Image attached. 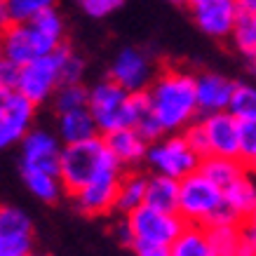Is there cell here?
<instances>
[{
	"label": "cell",
	"mask_w": 256,
	"mask_h": 256,
	"mask_svg": "<svg viewBox=\"0 0 256 256\" xmlns=\"http://www.w3.org/2000/svg\"><path fill=\"white\" fill-rule=\"evenodd\" d=\"M176 214L186 224L204 226V228L221 224H240L233 212L228 210V204L224 200V190L214 186L207 176H202L200 172L178 181Z\"/></svg>",
	"instance_id": "obj_3"
},
{
	"label": "cell",
	"mask_w": 256,
	"mask_h": 256,
	"mask_svg": "<svg viewBox=\"0 0 256 256\" xmlns=\"http://www.w3.org/2000/svg\"><path fill=\"white\" fill-rule=\"evenodd\" d=\"M146 207L160 212L178 210V181L162 174H148L146 176Z\"/></svg>",
	"instance_id": "obj_22"
},
{
	"label": "cell",
	"mask_w": 256,
	"mask_h": 256,
	"mask_svg": "<svg viewBox=\"0 0 256 256\" xmlns=\"http://www.w3.org/2000/svg\"><path fill=\"white\" fill-rule=\"evenodd\" d=\"M242 233L247 235V238H252V240H256V207H254V212L242 221Z\"/></svg>",
	"instance_id": "obj_38"
},
{
	"label": "cell",
	"mask_w": 256,
	"mask_h": 256,
	"mask_svg": "<svg viewBox=\"0 0 256 256\" xmlns=\"http://www.w3.org/2000/svg\"><path fill=\"white\" fill-rule=\"evenodd\" d=\"M146 164L153 174H162L181 181L190 176L200 167V158L188 146L184 134H164L162 139L148 146Z\"/></svg>",
	"instance_id": "obj_5"
},
{
	"label": "cell",
	"mask_w": 256,
	"mask_h": 256,
	"mask_svg": "<svg viewBox=\"0 0 256 256\" xmlns=\"http://www.w3.org/2000/svg\"><path fill=\"white\" fill-rule=\"evenodd\" d=\"M10 26H12V19H10V12H8V5L5 2H0V36L8 31Z\"/></svg>",
	"instance_id": "obj_39"
},
{
	"label": "cell",
	"mask_w": 256,
	"mask_h": 256,
	"mask_svg": "<svg viewBox=\"0 0 256 256\" xmlns=\"http://www.w3.org/2000/svg\"><path fill=\"white\" fill-rule=\"evenodd\" d=\"M224 200L228 210L235 214V218L242 224L256 207V176L244 172L228 188H224Z\"/></svg>",
	"instance_id": "obj_19"
},
{
	"label": "cell",
	"mask_w": 256,
	"mask_h": 256,
	"mask_svg": "<svg viewBox=\"0 0 256 256\" xmlns=\"http://www.w3.org/2000/svg\"><path fill=\"white\" fill-rule=\"evenodd\" d=\"M172 2H184V0H172Z\"/></svg>",
	"instance_id": "obj_46"
},
{
	"label": "cell",
	"mask_w": 256,
	"mask_h": 256,
	"mask_svg": "<svg viewBox=\"0 0 256 256\" xmlns=\"http://www.w3.org/2000/svg\"><path fill=\"white\" fill-rule=\"evenodd\" d=\"M181 134L186 136L188 146H190L195 153H198V158H200V160L210 156V144H207V134H204V127H202L200 118H198L193 124H188V127Z\"/></svg>",
	"instance_id": "obj_32"
},
{
	"label": "cell",
	"mask_w": 256,
	"mask_h": 256,
	"mask_svg": "<svg viewBox=\"0 0 256 256\" xmlns=\"http://www.w3.org/2000/svg\"><path fill=\"white\" fill-rule=\"evenodd\" d=\"M59 87H62V78H59V62L54 54L38 56L19 68L16 92L24 99L31 101L33 106H40L45 101L54 99Z\"/></svg>",
	"instance_id": "obj_8"
},
{
	"label": "cell",
	"mask_w": 256,
	"mask_h": 256,
	"mask_svg": "<svg viewBox=\"0 0 256 256\" xmlns=\"http://www.w3.org/2000/svg\"><path fill=\"white\" fill-rule=\"evenodd\" d=\"M19 68L22 66L0 54V92H14L19 82Z\"/></svg>",
	"instance_id": "obj_34"
},
{
	"label": "cell",
	"mask_w": 256,
	"mask_h": 256,
	"mask_svg": "<svg viewBox=\"0 0 256 256\" xmlns=\"http://www.w3.org/2000/svg\"><path fill=\"white\" fill-rule=\"evenodd\" d=\"M122 172L124 170L118 164V160L106 164L90 184H85L78 193L70 195L76 210L85 216H106L110 212H116L118 184H120Z\"/></svg>",
	"instance_id": "obj_6"
},
{
	"label": "cell",
	"mask_w": 256,
	"mask_h": 256,
	"mask_svg": "<svg viewBox=\"0 0 256 256\" xmlns=\"http://www.w3.org/2000/svg\"><path fill=\"white\" fill-rule=\"evenodd\" d=\"M212 256H235L242 240V226L240 224H221L207 228Z\"/></svg>",
	"instance_id": "obj_25"
},
{
	"label": "cell",
	"mask_w": 256,
	"mask_h": 256,
	"mask_svg": "<svg viewBox=\"0 0 256 256\" xmlns=\"http://www.w3.org/2000/svg\"><path fill=\"white\" fill-rule=\"evenodd\" d=\"M238 2H242V0H238Z\"/></svg>",
	"instance_id": "obj_48"
},
{
	"label": "cell",
	"mask_w": 256,
	"mask_h": 256,
	"mask_svg": "<svg viewBox=\"0 0 256 256\" xmlns=\"http://www.w3.org/2000/svg\"><path fill=\"white\" fill-rule=\"evenodd\" d=\"M150 113L164 134H181L200 118L195 96V73L176 66L158 70L156 80L146 90Z\"/></svg>",
	"instance_id": "obj_1"
},
{
	"label": "cell",
	"mask_w": 256,
	"mask_h": 256,
	"mask_svg": "<svg viewBox=\"0 0 256 256\" xmlns=\"http://www.w3.org/2000/svg\"><path fill=\"white\" fill-rule=\"evenodd\" d=\"M235 256H256V240L247 238L242 233V240H240V247H238V254Z\"/></svg>",
	"instance_id": "obj_37"
},
{
	"label": "cell",
	"mask_w": 256,
	"mask_h": 256,
	"mask_svg": "<svg viewBox=\"0 0 256 256\" xmlns=\"http://www.w3.org/2000/svg\"><path fill=\"white\" fill-rule=\"evenodd\" d=\"M249 14H252V12H249ZM252 19H254V24H256V12H254V14H252Z\"/></svg>",
	"instance_id": "obj_45"
},
{
	"label": "cell",
	"mask_w": 256,
	"mask_h": 256,
	"mask_svg": "<svg viewBox=\"0 0 256 256\" xmlns=\"http://www.w3.org/2000/svg\"><path fill=\"white\" fill-rule=\"evenodd\" d=\"M202 176H207L218 186L221 190L228 188L235 178H240L244 172H247V164L242 162L240 158H221V156H207L200 160V167H198Z\"/></svg>",
	"instance_id": "obj_21"
},
{
	"label": "cell",
	"mask_w": 256,
	"mask_h": 256,
	"mask_svg": "<svg viewBox=\"0 0 256 256\" xmlns=\"http://www.w3.org/2000/svg\"><path fill=\"white\" fill-rule=\"evenodd\" d=\"M146 176L136 170H124L118 184V195H116V212L120 216H130L132 212L144 207L146 202Z\"/></svg>",
	"instance_id": "obj_18"
},
{
	"label": "cell",
	"mask_w": 256,
	"mask_h": 256,
	"mask_svg": "<svg viewBox=\"0 0 256 256\" xmlns=\"http://www.w3.org/2000/svg\"><path fill=\"white\" fill-rule=\"evenodd\" d=\"M230 42H233L235 50H238L240 54H244L247 59H252V56L256 54V24H254V19H252V14L244 12V10H242V14L238 16V22H235V26H233Z\"/></svg>",
	"instance_id": "obj_26"
},
{
	"label": "cell",
	"mask_w": 256,
	"mask_h": 256,
	"mask_svg": "<svg viewBox=\"0 0 256 256\" xmlns=\"http://www.w3.org/2000/svg\"><path fill=\"white\" fill-rule=\"evenodd\" d=\"M124 218L132 228L134 242L162 244V247H170L178 238V233L186 228V221L176 212H160L153 207H146V204Z\"/></svg>",
	"instance_id": "obj_7"
},
{
	"label": "cell",
	"mask_w": 256,
	"mask_h": 256,
	"mask_svg": "<svg viewBox=\"0 0 256 256\" xmlns=\"http://www.w3.org/2000/svg\"><path fill=\"white\" fill-rule=\"evenodd\" d=\"M101 139H104L106 148L110 150V156L116 158L122 170H136L141 162H146L148 146L150 144L134 127L116 130V132H110V134H104Z\"/></svg>",
	"instance_id": "obj_17"
},
{
	"label": "cell",
	"mask_w": 256,
	"mask_h": 256,
	"mask_svg": "<svg viewBox=\"0 0 256 256\" xmlns=\"http://www.w3.org/2000/svg\"><path fill=\"white\" fill-rule=\"evenodd\" d=\"M87 104H90V90L82 82H78V85H62L54 94V106L59 113L87 108Z\"/></svg>",
	"instance_id": "obj_30"
},
{
	"label": "cell",
	"mask_w": 256,
	"mask_h": 256,
	"mask_svg": "<svg viewBox=\"0 0 256 256\" xmlns=\"http://www.w3.org/2000/svg\"><path fill=\"white\" fill-rule=\"evenodd\" d=\"M12 24H28L47 10L56 8V0H5Z\"/></svg>",
	"instance_id": "obj_29"
},
{
	"label": "cell",
	"mask_w": 256,
	"mask_h": 256,
	"mask_svg": "<svg viewBox=\"0 0 256 256\" xmlns=\"http://www.w3.org/2000/svg\"><path fill=\"white\" fill-rule=\"evenodd\" d=\"M78 5L82 8L87 16H92V19H104V16H108L110 12H116L120 5H122V0H78Z\"/></svg>",
	"instance_id": "obj_33"
},
{
	"label": "cell",
	"mask_w": 256,
	"mask_h": 256,
	"mask_svg": "<svg viewBox=\"0 0 256 256\" xmlns=\"http://www.w3.org/2000/svg\"><path fill=\"white\" fill-rule=\"evenodd\" d=\"M62 139L50 134L47 130H31L22 139V167H36L59 174V158H62Z\"/></svg>",
	"instance_id": "obj_15"
},
{
	"label": "cell",
	"mask_w": 256,
	"mask_h": 256,
	"mask_svg": "<svg viewBox=\"0 0 256 256\" xmlns=\"http://www.w3.org/2000/svg\"><path fill=\"white\" fill-rule=\"evenodd\" d=\"M170 256H212L207 228L186 224V228L170 244Z\"/></svg>",
	"instance_id": "obj_24"
},
{
	"label": "cell",
	"mask_w": 256,
	"mask_h": 256,
	"mask_svg": "<svg viewBox=\"0 0 256 256\" xmlns=\"http://www.w3.org/2000/svg\"><path fill=\"white\" fill-rule=\"evenodd\" d=\"M22 178H24V184H26V188H28L38 200L47 202V204L56 202L66 193L56 172L36 170V167H22Z\"/></svg>",
	"instance_id": "obj_23"
},
{
	"label": "cell",
	"mask_w": 256,
	"mask_h": 256,
	"mask_svg": "<svg viewBox=\"0 0 256 256\" xmlns=\"http://www.w3.org/2000/svg\"><path fill=\"white\" fill-rule=\"evenodd\" d=\"M200 122L207 134L210 156L240 158V120L238 118L224 110V113L200 116Z\"/></svg>",
	"instance_id": "obj_13"
},
{
	"label": "cell",
	"mask_w": 256,
	"mask_h": 256,
	"mask_svg": "<svg viewBox=\"0 0 256 256\" xmlns=\"http://www.w3.org/2000/svg\"><path fill=\"white\" fill-rule=\"evenodd\" d=\"M235 82L221 73H198L195 76V96L200 116L224 113L230 106Z\"/></svg>",
	"instance_id": "obj_16"
},
{
	"label": "cell",
	"mask_w": 256,
	"mask_h": 256,
	"mask_svg": "<svg viewBox=\"0 0 256 256\" xmlns=\"http://www.w3.org/2000/svg\"><path fill=\"white\" fill-rule=\"evenodd\" d=\"M87 108L92 113L101 136L122 130V127H136L141 118L150 113L146 92L130 94L110 78L101 80L90 90Z\"/></svg>",
	"instance_id": "obj_2"
},
{
	"label": "cell",
	"mask_w": 256,
	"mask_h": 256,
	"mask_svg": "<svg viewBox=\"0 0 256 256\" xmlns=\"http://www.w3.org/2000/svg\"><path fill=\"white\" fill-rule=\"evenodd\" d=\"M113 235H116V240L120 242V244H124V247H132L134 244V235H132V228H130V224H127V218H120L116 226H113Z\"/></svg>",
	"instance_id": "obj_36"
},
{
	"label": "cell",
	"mask_w": 256,
	"mask_h": 256,
	"mask_svg": "<svg viewBox=\"0 0 256 256\" xmlns=\"http://www.w3.org/2000/svg\"><path fill=\"white\" fill-rule=\"evenodd\" d=\"M240 8L244 10V12H252V14H254L256 12V0H242Z\"/></svg>",
	"instance_id": "obj_40"
},
{
	"label": "cell",
	"mask_w": 256,
	"mask_h": 256,
	"mask_svg": "<svg viewBox=\"0 0 256 256\" xmlns=\"http://www.w3.org/2000/svg\"><path fill=\"white\" fill-rule=\"evenodd\" d=\"M242 8L238 0H207L193 8V19L204 36L210 38H230Z\"/></svg>",
	"instance_id": "obj_14"
},
{
	"label": "cell",
	"mask_w": 256,
	"mask_h": 256,
	"mask_svg": "<svg viewBox=\"0 0 256 256\" xmlns=\"http://www.w3.org/2000/svg\"><path fill=\"white\" fill-rule=\"evenodd\" d=\"M94 136H101L96 130L90 108L68 110V113H59V139L62 144H80V141H90Z\"/></svg>",
	"instance_id": "obj_20"
},
{
	"label": "cell",
	"mask_w": 256,
	"mask_h": 256,
	"mask_svg": "<svg viewBox=\"0 0 256 256\" xmlns=\"http://www.w3.org/2000/svg\"><path fill=\"white\" fill-rule=\"evenodd\" d=\"M59 47H54L42 33L28 24H12L8 31L0 36V54L8 56L10 62H14L16 66L33 62L38 56L54 54Z\"/></svg>",
	"instance_id": "obj_9"
},
{
	"label": "cell",
	"mask_w": 256,
	"mask_h": 256,
	"mask_svg": "<svg viewBox=\"0 0 256 256\" xmlns=\"http://www.w3.org/2000/svg\"><path fill=\"white\" fill-rule=\"evenodd\" d=\"M54 56H56V62H59V78H62V85H78V82H82L85 62L80 59V54H76V52L64 42V45L54 52Z\"/></svg>",
	"instance_id": "obj_28"
},
{
	"label": "cell",
	"mask_w": 256,
	"mask_h": 256,
	"mask_svg": "<svg viewBox=\"0 0 256 256\" xmlns=\"http://www.w3.org/2000/svg\"><path fill=\"white\" fill-rule=\"evenodd\" d=\"M228 113L235 116L238 120H256V85H252V82H235Z\"/></svg>",
	"instance_id": "obj_27"
},
{
	"label": "cell",
	"mask_w": 256,
	"mask_h": 256,
	"mask_svg": "<svg viewBox=\"0 0 256 256\" xmlns=\"http://www.w3.org/2000/svg\"><path fill=\"white\" fill-rule=\"evenodd\" d=\"M26 256H45V254H36V252H31V254H26Z\"/></svg>",
	"instance_id": "obj_44"
},
{
	"label": "cell",
	"mask_w": 256,
	"mask_h": 256,
	"mask_svg": "<svg viewBox=\"0 0 256 256\" xmlns=\"http://www.w3.org/2000/svg\"><path fill=\"white\" fill-rule=\"evenodd\" d=\"M0 256H2V254H0Z\"/></svg>",
	"instance_id": "obj_49"
},
{
	"label": "cell",
	"mask_w": 256,
	"mask_h": 256,
	"mask_svg": "<svg viewBox=\"0 0 256 256\" xmlns=\"http://www.w3.org/2000/svg\"><path fill=\"white\" fill-rule=\"evenodd\" d=\"M256 158V120H240V160L244 164Z\"/></svg>",
	"instance_id": "obj_31"
},
{
	"label": "cell",
	"mask_w": 256,
	"mask_h": 256,
	"mask_svg": "<svg viewBox=\"0 0 256 256\" xmlns=\"http://www.w3.org/2000/svg\"><path fill=\"white\" fill-rule=\"evenodd\" d=\"M249 62H252V68H254V73H256V54L252 56V59H249Z\"/></svg>",
	"instance_id": "obj_43"
},
{
	"label": "cell",
	"mask_w": 256,
	"mask_h": 256,
	"mask_svg": "<svg viewBox=\"0 0 256 256\" xmlns=\"http://www.w3.org/2000/svg\"><path fill=\"white\" fill-rule=\"evenodd\" d=\"M156 76L158 70L153 59L146 52L136 50V47L120 50V54L116 56V62H113V66L108 70V78L130 94L146 92L150 82L156 80Z\"/></svg>",
	"instance_id": "obj_10"
},
{
	"label": "cell",
	"mask_w": 256,
	"mask_h": 256,
	"mask_svg": "<svg viewBox=\"0 0 256 256\" xmlns=\"http://www.w3.org/2000/svg\"><path fill=\"white\" fill-rule=\"evenodd\" d=\"M247 172H249V174H254V176H256V158H254V160H249V162H247Z\"/></svg>",
	"instance_id": "obj_41"
},
{
	"label": "cell",
	"mask_w": 256,
	"mask_h": 256,
	"mask_svg": "<svg viewBox=\"0 0 256 256\" xmlns=\"http://www.w3.org/2000/svg\"><path fill=\"white\" fill-rule=\"evenodd\" d=\"M186 5H190V8H198V5H202V2H207V0H184Z\"/></svg>",
	"instance_id": "obj_42"
},
{
	"label": "cell",
	"mask_w": 256,
	"mask_h": 256,
	"mask_svg": "<svg viewBox=\"0 0 256 256\" xmlns=\"http://www.w3.org/2000/svg\"><path fill=\"white\" fill-rule=\"evenodd\" d=\"M113 160L116 158L110 156V150L106 148L101 136L80 141V144H66L62 148V158H59V178L64 184V190L68 195L78 193L80 188L90 184Z\"/></svg>",
	"instance_id": "obj_4"
},
{
	"label": "cell",
	"mask_w": 256,
	"mask_h": 256,
	"mask_svg": "<svg viewBox=\"0 0 256 256\" xmlns=\"http://www.w3.org/2000/svg\"><path fill=\"white\" fill-rule=\"evenodd\" d=\"M136 256H170V247L162 244H148V242H134L132 244Z\"/></svg>",
	"instance_id": "obj_35"
},
{
	"label": "cell",
	"mask_w": 256,
	"mask_h": 256,
	"mask_svg": "<svg viewBox=\"0 0 256 256\" xmlns=\"http://www.w3.org/2000/svg\"><path fill=\"white\" fill-rule=\"evenodd\" d=\"M33 252V221L19 207L0 204V254L26 256Z\"/></svg>",
	"instance_id": "obj_12"
},
{
	"label": "cell",
	"mask_w": 256,
	"mask_h": 256,
	"mask_svg": "<svg viewBox=\"0 0 256 256\" xmlns=\"http://www.w3.org/2000/svg\"><path fill=\"white\" fill-rule=\"evenodd\" d=\"M0 2H5V0H0Z\"/></svg>",
	"instance_id": "obj_47"
},
{
	"label": "cell",
	"mask_w": 256,
	"mask_h": 256,
	"mask_svg": "<svg viewBox=\"0 0 256 256\" xmlns=\"http://www.w3.org/2000/svg\"><path fill=\"white\" fill-rule=\"evenodd\" d=\"M36 106L16 92H0V150L22 144L33 130Z\"/></svg>",
	"instance_id": "obj_11"
}]
</instances>
